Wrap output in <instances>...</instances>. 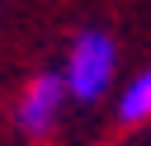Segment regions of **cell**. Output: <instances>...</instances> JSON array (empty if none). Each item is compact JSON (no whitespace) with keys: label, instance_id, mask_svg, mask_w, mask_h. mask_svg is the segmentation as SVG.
I'll list each match as a JSON object with an SVG mask.
<instances>
[{"label":"cell","instance_id":"1","mask_svg":"<svg viewBox=\"0 0 151 146\" xmlns=\"http://www.w3.org/2000/svg\"><path fill=\"white\" fill-rule=\"evenodd\" d=\"M113 61H118V52L104 33H80L71 42V57H66V89L85 104L99 99L113 80Z\"/></svg>","mask_w":151,"mask_h":146},{"label":"cell","instance_id":"2","mask_svg":"<svg viewBox=\"0 0 151 146\" xmlns=\"http://www.w3.org/2000/svg\"><path fill=\"white\" fill-rule=\"evenodd\" d=\"M66 94H71V89H66V75H38V80L28 85V94L19 99V127H24L28 137H47V132H52V118H57V108H61Z\"/></svg>","mask_w":151,"mask_h":146},{"label":"cell","instance_id":"3","mask_svg":"<svg viewBox=\"0 0 151 146\" xmlns=\"http://www.w3.org/2000/svg\"><path fill=\"white\" fill-rule=\"evenodd\" d=\"M118 118H123V122H142V118H151V71H142V75L118 94Z\"/></svg>","mask_w":151,"mask_h":146}]
</instances>
